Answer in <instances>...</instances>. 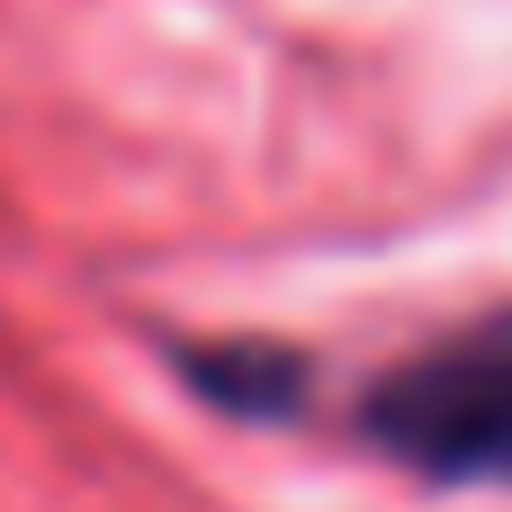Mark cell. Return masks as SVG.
<instances>
[{"mask_svg": "<svg viewBox=\"0 0 512 512\" xmlns=\"http://www.w3.org/2000/svg\"><path fill=\"white\" fill-rule=\"evenodd\" d=\"M360 423L396 468L432 486H512V306L396 360Z\"/></svg>", "mask_w": 512, "mask_h": 512, "instance_id": "6da1fadb", "label": "cell"}, {"mask_svg": "<svg viewBox=\"0 0 512 512\" xmlns=\"http://www.w3.org/2000/svg\"><path fill=\"white\" fill-rule=\"evenodd\" d=\"M189 369H198V387H207L216 405H234V414H288V405H297V387H306V369H297L288 351H261V342L198 351Z\"/></svg>", "mask_w": 512, "mask_h": 512, "instance_id": "7a4b0ae2", "label": "cell"}]
</instances>
